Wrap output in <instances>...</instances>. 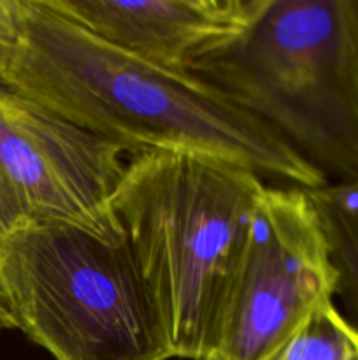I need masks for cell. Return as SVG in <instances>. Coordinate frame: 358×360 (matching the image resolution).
Returning a JSON list of instances; mask_svg holds the SVG:
<instances>
[{"mask_svg": "<svg viewBox=\"0 0 358 360\" xmlns=\"http://www.w3.org/2000/svg\"><path fill=\"white\" fill-rule=\"evenodd\" d=\"M321 220L337 271L336 295L358 327V181L307 190Z\"/></svg>", "mask_w": 358, "mask_h": 360, "instance_id": "ba28073f", "label": "cell"}, {"mask_svg": "<svg viewBox=\"0 0 358 360\" xmlns=\"http://www.w3.org/2000/svg\"><path fill=\"white\" fill-rule=\"evenodd\" d=\"M0 83L128 155L188 151L297 188L329 185L279 134L220 88L102 41L48 0H20V32Z\"/></svg>", "mask_w": 358, "mask_h": 360, "instance_id": "6da1fadb", "label": "cell"}, {"mask_svg": "<svg viewBox=\"0 0 358 360\" xmlns=\"http://www.w3.org/2000/svg\"><path fill=\"white\" fill-rule=\"evenodd\" d=\"M14 327L55 360H168L171 343L125 236L65 224L4 236Z\"/></svg>", "mask_w": 358, "mask_h": 360, "instance_id": "277c9868", "label": "cell"}, {"mask_svg": "<svg viewBox=\"0 0 358 360\" xmlns=\"http://www.w3.org/2000/svg\"><path fill=\"white\" fill-rule=\"evenodd\" d=\"M267 360H358V327L330 299L316 306Z\"/></svg>", "mask_w": 358, "mask_h": 360, "instance_id": "9c48e42d", "label": "cell"}, {"mask_svg": "<svg viewBox=\"0 0 358 360\" xmlns=\"http://www.w3.org/2000/svg\"><path fill=\"white\" fill-rule=\"evenodd\" d=\"M125 155L0 83V236L44 224L123 236L112 197Z\"/></svg>", "mask_w": 358, "mask_h": 360, "instance_id": "5b68a950", "label": "cell"}, {"mask_svg": "<svg viewBox=\"0 0 358 360\" xmlns=\"http://www.w3.org/2000/svg\"><path fill=\"white\" fill-rule=\"evenodd\" d=\"M265 185L188 151L130 155L112 213L132 248L172 357L211 360Z\"/></svg>", "mask_w": 358, "mask_h": 360, "instance_id": "7a4b0ae2", "label": "cell"}, {"mask_svg": "<svg viewBox=\"0 0 358 360\" xmlns=\"http://www.w3.org/2000/svg\"><path fill=\"white\" fill-rule=\"evenodd\" d=\"M192 74L279 134L329 185L358 181V0H269Z\"/></svg>", "mask_w": 358, "mask_h": 360, "instance_id": "3957f363", "label": "cell"}, {"mask_svg": "<svg viewBox=\"0 0 358 360\" xmlns=\"http://www.w3.org/2000/svg\"><path fill=\"white\" fill-rule=\"evenodd\" d=\"M20 32V0H0V70L6 65Z\"/></svg>", "mask_w": 358, "mask_h": 360, "instance_id": "30bf717a", "label": "cell"}, {"mask_svg": "<svg viewBox=\"0 0 358 360\" xmlns=\"http://www.w3.org/2000/svg\"><path fill=\"white\" fill-rule=\"evenodd\" d=\"M90 34L146 62L192 72L237 42L269 0H48Z\"/></svg>", "mask_w": 358, "mask_h": 360, "instance_id": "52a82bcc", "label": "cell"}, {"mask_svg": "<svg viewBox=\"0 0 358 360\" xmlns=\"http://www.w3.org/2000/svg\"><path fill=\"white\" fill-rule=\"evenodd\" d=\"M2 236H0V246H2ZM0 329H16L14 327L13 315L9 311V306H7L6 295L2 292V285H0Z\"/></svg>", "mask_w": 358, "mask_h": 360, "instance_id": "8fae6325", "label": "cell"}, {"mask_svg": "<svg viewBox=\"0 0 358 360\" xmlns=\"http://www.w3.org/2000/svg\"><path fill=\"white\" fill-rule=\"evenodd\" d=\"M336 287L329 241L307 190L265 186L211 360H267Z\"/></svg>", "mask_w": 358, "mask_h": 360, "instance_id": "8992f818", "label": "cell"}]
</instances>
